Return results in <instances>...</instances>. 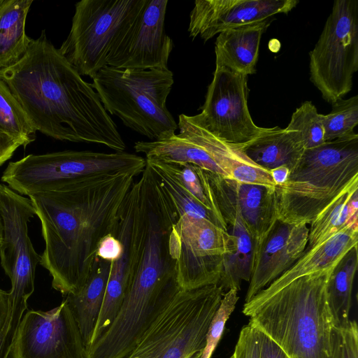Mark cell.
<instances>
[{"mask_svg": "<svg viewBox=\"0 0 358 358\" xmlns=\"http://www.w3.org/2000/svg\"><path fill=\"white\" fill-rule=\"evenodd\" d=\"M1 1V0H0Z\"/></svg>", "mask_w": 358, "mask_h": 358, "instance_id": "cell-41", "label": "cell"}, {"mask_svg": "<svg viewBox=\"0 0 358 358\" xmlns=\"http://www.w3.org/2000/svg\"><path fill=\"white\" fill-rule=\"evenodd\" d=\"M148 164L159 178L164 188L173 200L179 216L206 219L225 230V227L214 212L196 200L175 178L157 166L154 162L145 159Z\"/></svg>", "mask_w": 358, "mask_h": 358, "instance_id": "cell-28", "label": "cell"}, {"mask_svg": "<svg viewBox=\"0 0 358 358\" xmlns=\"http://www.w3.org/2000/svg\"><path fill=\"white\" fill-rule=\"evenodd\" d=\"M358 184V136L305 150L287 181L274 187L276 219L310 222L335 199Z\"/></svg>", "mask_w": 358, "mask_h": 358, "instance_id": "cell-4", "label": "cell"}, {"mask_svg": "<svg viewBox=\"0 0 358 358\" xmlns=\"http://www.w3.org/2000/svg\"><path fill=\"white\" fill-rule=\"evenodd\" d=\"M20 145L0 131V166L9 159Z\"/></svg>", "mask_w": 358, "mask_h": 358, "instance_id": "cell-36", "label": "cell"}, {"mask_svg": "<svg viewBox=\"0 0 358 358\" xmlns=\"http://www.w3.org/2000/svg\"><path fill=\"white\" fill-rule=\"evenodd\" d=\"M331 358H358V327L355 320L334 327Z\"/></svg>", "mask_w": 358, "mask_h": 358, "instance_id": "cell-32", "label": "cell"}, {"mask_svg": "<svg viewBox=\"0 0 358 358\" xmlns=\"http://www.w3.org/2000/svg\"><path fill=\"white\" fill-rule=\"evenodd\" d=\"M8 293L0 289V331L4 324L7 312Z\"/></svg>", "mask_w": 358, "mask_h": 358, "instance_id": "cell-38", "label": "cell"}, {"mask_svg": "<svg viewBox=\"0 0 358 358\" xmlns=\"http://www.w3.org/2000/svg\"><path fill=\"white\" fill-rule=\"evenodd\" d=\"M110 263V261L97 258L85 283L76 292L69 294L65 298L88 350L103 302Z\"/></svg>", "mask_w": 358, "mask_h": 358, "instance_id": "cell-21", "label": "cell"}, {"mask_svg": "<svg viewBox=\"0 0 358 358\" xmlns=\"http://www.w3.org/2000/svg\"><path fill=\"white\" fill-rule=\"evenodd\" d=\"M224 294L218 284L180 289L153 315L123 358H190L203 352Z\"/></svg>", "mask_w": 358, "mask_h": 358, "instance_id": "cell-6", "label": "cell"}, {"mask_svg": "<svg viewBox=\"0 0 358 358\" xmlns=\"http://www.w3.org/2000/svg\"><path fill=\"white\" fill-rule=\"evenodd\" d=\"M355 224H358V184L339 195L310 222L305 251Z\"/></svg>", "mask_w": 358, "mask_h": 358, "instance_id": "cell-25", "label": "cell"}, {"mask_svg": "<svg viewBox=\"0 0 358 358\" xmlns=\"http://www.w3.org/2000/svg\"><path fill=\"white\" fill-rule=\"evenodd\" d=\"M146 0H82L70 31L58 49L79 74L93 78L130 27Z\"/></svg>", "mask_w": 358, "mask_h": 358, "instance_id": "cell-10", "label": "cell"}, {"mask_svg": "<svg viewBox=\"0 0 358 358\" xmlns=\"http://www.w3.org/2000/svg\"><path fill=\"white\" fill-rule=\"evenodd\" d=\"M146 160L135 154L90 150H64L43 155H29L10 162L1 181L13 191L30 196L55 191L80 177L122 172L134 177L145 169Z\"/></svg>", "mask_w": 358, "mask_h": 358, "instance_id": "cell-9", "label": "cell"}, {"mask_svg": "<svg viewBox=\"0 0 358 358\" xmlns=\"http://www.w3.org/2000/svg\"><path fill=\"white\" fill-rule=\"evenodd\" d=\"M36 215L29 199L0 183L1 265L9 277L11 288L7 312L0 331V352L8 354L24 312L34 291V276L41 256L28 236L27 223Z\"/></svg>", "mask_w": 358, "mask_h": 358, "instance_id": "cell-7", "label": "cell"}, {"mask_svg": "<svg viewBox=\"0 0 358 358\" xmlns=\"http://www.w3.org/2000/svg\"><path fill=\"white\" fill-rule=\"evenodd\" d=\"M202 352H197V353H196L194 355H193L192 357H191L190 358H201V355H202Z\"/></svg>", "mask_w": 358, "mask_h": 358, "instance_id": "cell-39", "label": "cell"}, {"mask_svg": "<svg viewBox=\"0 0 358 358\" xmlns=\"http://www.w3.org/2000/svg\"><path fill=\"white\" fill-rule=\"evenodd\" d=\"M0 131L24 148L36 138V129L20 103L1 78Z\"/></svg>", "mask_w": 358, "mask_h": 358, "instance_id": "cell-27", "label": "cell"}, {"mask_svg": "<svg viewBox=\"0 0 358 358\" xmlns=\"http://www.w3.org/2000/svg\"><path fill=\"white\" fill-rule=\"evenodd\" d=\"M309 55L310 80L324 100L333 103L350 92L358 70V1L334 2Z\"/></svg>", "mask_w": 358, "mask_h": 358, "instance_id": "cell-11", "label": "cell"}, {"mask_svg": "<svg viewBox=\"0 0 358 358\" xmlns=\"http://www.w3.org/2000/svg\"><path fill=\"white\" fill-rule=\"evenodd\" d=\"M239 148L254 163L268 171L282 166L290 171L305 150L294 131L278 127H271Z\"/></svg>", "mask_w": 358, "mask_h": 358, "instance_id": "cell-22", "label": "cell"}, {"mask_svg": "<svg viewBox=\"0 0 358 358\" xmlns=\"http://www.w3.org/2000/svg\"><path fill=\"white\" fill-rule=\"evenodd\" d=\"M286 129L296 133L305 150L316 148L325 142L323 115L317 112L310 101H304L296 109Z\"/></svg>", "mask_w": 358, "mask_h": 358, "instance_id": "cell-30", "label": "cell"}, {"mask_svg": "<svg viewBox=\"0 0 358 358\" xmlns=\"http://www.w3.org/2000/svg\"><path fill=\"white\" fill-rule=\"evenodd\" d=\"M259 358H289L286 353L267 335L259 331Z\"/></svg>", "mask_w": 358, "mask_h": 358, "instance_id": "cell-35", "label": "cell"}, {"mask_svg": "<svg viewBox=\"0 0 358 358\" xmlns=\"http://www.w3.org/2000/svg\"><path fill=\"white\" fill-rule=\"evenodd\" d=\"M92 87L105 110L150 141L176 134L178 124L166 107L173 83L167 69H118L105 66Z\"/></svg>", "mask_w": 358, "mask_h": 358, "instance_id": "cell-5", "label": "cell"}, {"mask_svg": "<svg viewBox=\"0 0 358 358\" xmlns=\"http://www.w3.org/2000/svg\"><path fill=\"white\" fill-rule=\"evenodd\" d=\"M178 134L156 141H138L136 152L145 159L192 164L211 173L241 182L274 186L268 171L250 160L239 148L228 144L207 131L194 115H179Z\"/></svg>", "mask_w": 358, "mask_h": 358, "instance_id": "cell-8", "label": "cell"}, {"mask_svg": "<svg viewBox=\"0 0 358 358\" xmlns=\"http://www.w3.org/2000/svg\"><path fill=\"white\" fill-rule=\"evenodd\" d=\"M217 214L231 238V252L224 257L218 285L224 292H238L242 282L250 279L255 241L237 209L220 208Z\"/></svg>", "mask_w": 358, "mask_h": 358, "instance_id": "cell-20", "label": "cell"}, {"mask_svg": "<svg viewBox=\"0 0 358 358\" xmlns=\"http://www.w3.org/2000/svg\"><path fill=\"white\" fill-rule=\"evenodd\" d=\"M307 225L276 220L263 238L255 243L245 302L268 286L302 255L308 243Z\"/></svg>", "mask_w": 358, "mask_h": 358, "instance_id": "cell-18", "label": "cell"}, {"mask_svg": "<svg viewBox=\"0 0 358 358\" xmlns=\"http://www.w3.org/2000/svg\"><path fill=\"white\" fill-rule=\"evenodd\" d=\"M358 224L350 225L320 245L302 255L270 285L279 286L336 264L350 249L357 246Z\"/></svg>", "mask_w": 358, "mask_h": 358, "instance_id": "cell-23", "label": "cell"}, {"mask_svg": "<svg viewBox=\"0 0 358 358\" xmlns=\"http://www.w3.org/2000/svg\"><path fill=\"white\" fill-rule=\"evenodd\" d=\"M134 182L129 173H96L29 196L45 243L39 263L51 275L52 287L64 296L87 281L99 245L113 235L120 208Z\"/></svg>", "mask_w": 358, "mask_h": 358, "instance_id": "cell-1", "label": "cell"}, {"mask_svg": "<svg viewBox=\"0 0 358 358\" xmlns=\"http://www.w3.org/2000/svg\"><path fill=\"white\" fill-rule=\"evenodd\" d=\"M37 131L59 141L95 143L115 152L126 145L91 84L47 38L31 39L24 57L0 71Z\"/></svg>", "mask_w": 358, "mask_h": 358, "instance_id": "cell-2", "label": "cell"}, {"mask_svg": "<svg viewBox=\"0 0 358 358\" xmlns=\"http://www.w3.org/2000/svg\"><path fill=\"white\" fill-rule=\"evenodd\" d=\"M32 0L0 1V71L17 64L26 54L31 38L25 22Z\"/></svg>", "mask_w": 358, "mask_h": 358, "instance_id": "cell-24", "label": "cell"}, {"mask_svg": "<svg viewBox=\"0 0 358 358\" xmlns=\"http://www.w3.org/2000/svg\"><path fill=\"white\" fill-rule=\"evenodd\" d=\"M231 357L259 358L258 331L250 323L241 329Z\"/></svg>", "mask_w": 358, "mask_h": 358, "instance_id": "cell-33", "label": "cell"}, {"mask_svg": "<svg viewBox=\"0 0 358 358\" xmlns=\"http://www.w3.org/2000/svg\"><path fill=\"white\" fill-rule=\"evenodd\" d=\"M167 3V0H146L109 54L108 66L135 69L168 68L173 43L165 31Z\"/></svg>", "mask_w": 358, "mask_h": 358, "instance_id": "cell-15", "label": "cell"}, {"mask_svg": "<svg viewBox=\"0 0 358 358\" xmlns=\"http://www.w3.org/2000/svg\"><path fill=\"white\" fill-rule=\"evenodd\" d=\"M272 179L275 185H281L284 184L289 176V169L284 166L275 168L269 171Z\"/></svg>", "mask_w": 358, "mask_h": 358, "instance_id": "cell-37", "label": "cell"}, {"mask_svg": "<svg viewBox=\"0 0 358 358\" xmlns=\"http://www.w3.org/2000/svg\"><path fill=\"white\" fill-rule=\"evenodd\" d=\"M199 173L213 212L237 209L255 243L259 242L277 220L274 187L241 182L200 167Z\"/></svg>", "mask_w": 358, "mask_h": 358, "instance_id": "cell-16", "label": "cell"}, {"mask_svg": "<svg viewBox=\"0 0 358 358\" xmlns=\"http://www.w3.org/2000/svg\"><path fill=\"white\" fill-rule=\"evenodd\" d=\"M230 358H232L231 357Z\"/></svg>", "mask_w": 358, "mask_h": 358, "instance_id": "cell-40", "label": "cell"}, {"mask_svg": "<svg viewBox=\"0 0 358 358\" xmlns=\"http://www.w3.org/2000/svg\"><path fill=\"white\" fill-rule=\"evenodd\" d=\"M270 22L267 19L220 33L215 43V66L245 76L255 73L260 41Z\"/></svg>", "mask_w": 358, "mask_h": 358, "instance_id": "cell-19", "label": "cell"}, {"mask_svg": "<svg viewBox=\"0 0 358 358\" xmlns=\"http://www.w3.org/2000/svg\"><path fill=\"white\" fill-rule=\"evenodd\" d=\"M9 358H90L65 299L50 310H30L24 315Z\"/></svg>", "mask_w": 358, "mask_h": 358, "instance_id": "cell-14", "label": "cell"}, {"mask_svg": "<svg viewBox=\"0 0 358 358\" xmlns=\"http://www.w3.org/2000/svg\"><path fill=\"white\" fill-rule=\"evenodd\" d=\"M331 104V111L323 115L324 141L357 136L354 129L358 124V95L340 99Z\"/></svg>", "mask_w": 358, "mask_h": 358, "instance_id": "cell-29", "label": "cell"}, {"mask_svg": "<svg viewBox=\"0 0 358 358\" xmlns=\"http://www.w3.org/2000/svg\"><path fill=\"white\" fill-rule=\"evenodd\" d=\"M336 265L282 285H269L245 302L243 313L289 358H331L335 324L327 283Z\"/></svg>", "mask_w": 358, "mask_h": 358, "instance_id": "cell-3", "label": "cell"}, {"mask_svg": "<svg viewBox=\"0 0 358 358\" xmlns=\"http://www.w3.org/2000/svg\"><path fill=\"white\" fill-rule=\"evenodd\" d=\"M177 281L182 290L218 284L223 259L231 252V238L203 218L180 216L176 224Z\"/></svg>", "mask_w": 358, "mask_h": 358, "instance_id": "cell-13", "label": "cell"}, {"mask_svg": "<svg viewBox=\"0 0 358 358\" xmlns=\"http://www.w3.org/2000/svg\"><path fill=\"white\" fill-rule=\"evenodd\" d=\"M297 0H196L189 15L188 32L204 41L223 31L287 13Z\"/></svg>", "mask_w": 358, "mask_h": 358, "instance_id": "cell-17", "label": "cell"}, {"mask_svg": "<svg viewBox=\"0 0 358 358\" xmlns=\"http://www.w3.org/2000/svg\"><path fill=\"white\" fill-rule=\"evenodd\" d=\"M358 249L348 251L332 270L327 283V298L335 327H343L350 322L352 290L357 269Z\"/></svg>", "mask_w": 358, "mask_h": 358, "instance_id": "cell-26", "label": "cell"}, {"mask_svg": "<svg viewBox=\"0 0 358 358\" xmlns=\"http://www.w3.org/2000/svg\"><path fill=\"white\" fill-rule=\"evenodd\" d=\"M122 252V245L118 238L113 234H108L101 241L96 257L112 262L118 259Z\"/></svg>", "mask_w": 358, "mask_h": 358, "instance_id": "cell-34", "label": "cell"}, {"mask_svg": "<svg viewBox=\"0 0 358 358\" xmlns=\"http://www.w3.org/2000/svg\"><path fill=\"white\" fill-rule=\"evenodd\" d=\"M238 291L229 289L224 292L220 304L211 320L206 336V346L201 358H210L224 332L229 316L238 301Z\"/></svg>", "mask_w": 358, "mask_h": 358, "instance_id": "cell-31", "label": "cell"}, {"mask_svg": "<svg viewBox=\"0 0 358 358\" xmlns=\"http://www.w3.org/2000/svg\"><path fill=\"white\" fill-rule=\"evenodd\" d=\"M248 76L215 66L199 123L220 140L241 148L271 128L255 124L248 106Z\"/></svg>", "mask_w": 358, "mask_h": 358, "instance_id": "cell-12", "label": "cell"}]
</instances>
